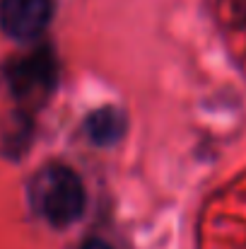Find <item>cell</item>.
<instances>
[{"mask_svg": "<svg viewBox=\"0 0 246 249\" xmlns=\"http://www.w3.org/2000/svg\"><path fill=\"white\" fill-rule=\"evenodd\" d=\"M29 196L41 218L56 228H68L84 211L82 179L66 165H46L32 179Z\"/></svg>", "mask_w": 246, "mask_h": 249, "instance_id": "1", "label": "cell"}, {"mask_svg": "<svg viewBox=\"0 0 246 249\" xmlns=\"http://www.w3.org/2000/svg\"><path fill=\"white\" fill-rule=\"evenodd\" d=\"M128 131V121H126V114L114 109V107H101L97 111H92L84 121V133L87 138L94 143V145H114L118 143Z\"/></svg>", "mask_w": 246, "mask_h": 249, "instance_id": "4", "label": "cell"}, {"mask_svg": "<svg viewBox=\"0 0 246 249\" xmlns=\"http://www.w3.org/2000/svg\"><path fill=\"white\" fill-rule=\"evenodd\" d=\"M7 87L24 102H41L56 87V58L49 49L12 61L5 71Z\"/></svg>", "mask_w": 246, "mask_h": 249, "instance_id": "2", "label": "cell"}, {"mask_svg": "<svg viewBox=\"0 0 246 249\" xmlns=\"http://www.w3.org/2000/svg\"><path fill=\"white\" fill-rule=\"evenodd\" d=\"M80 249H111V247H109L104 240H87Z\"/></svg>", "mask_w": 246, "mask_h": 249, "instance_id": "5", "label": "cell"}, {"mask_svg": "<svg viewBox=\"0 0 246 249\" xmlns=\"http://www.w3.org/2000/svg\"><path fill=\"white\" fill-rule=\"evenodd\" d=\"M51 17L53 0H0V29L17 41L41 36Z\"/></svg>", "mask_w": 246, "mask_h": 249, "instance_id": "3", "label": "cell"}]
</instances>
